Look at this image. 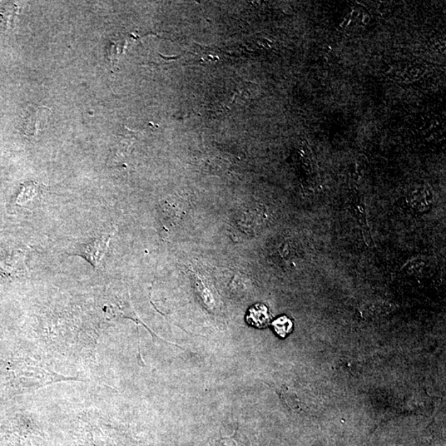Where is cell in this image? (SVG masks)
Segmentation results:
<instances>
[{
    "instance_id": "obj_5",
    "label": "cell",
    "mask_w": 446,
    "mask_h": 446,
    "mask_svg": "<svg viewBox=\"0 0 446 446\" xmlns=\"http://www.w3.org/2000/svg\"><path fill=\"white\" fill-rule=\"evenodd\" d=\"M37 193H38L37 186L31 185L28 188H25L22 195L23 202H26L29 200H32V198L35 197V195H37Z\"/></svg>"
},
{
    "instance_id": "obj_2",
    "label": "cell",
    "mask_w": 446,
    "mask_h": 446,
    "mask_svg": "<svg viewBox=\"0 0 446 446\" xmlns=\"http://www.w3.org/2000/svg\"><path fill=\"white\" fill-rule=\"evenodd\" d=\"M271 319L269 309L262 304H256L251 307L246 317L248 325L258 329L265 328L270 324Z\"/></svg>"
},
{
    "instance_id": "obj_3",
    "label": "cell",
    "mask_w": 446,
    "mask_h": 446,
    "mask_svg": "<svg viewBox=\"0 0 446 446\" xmlns=\"http://www.w3.org/2000/svg\"><path fill=\"white\" fill-rule=\"evenodd\" d=\"M50 113L48 108L42 106H36L30 111L25 126L28 135L36 136L42 130V124L47 122Z\"/></svg>"
},
{
    "instance_id": "obj_1",
    "label": "cell",
    "mask_w": 446,
    "mask_h": 446,
    "mask_svg": "<svg viewBox=\"0 0 446 446\" xmlns=\"http://www.w3.org/2000/svg\"><path fill=\"white\" fill-rule=\"evenodd\" d=\"M110 235L102 234L93 239L82 244L78 248L79 255L84 256L91 264L98 268L101 264L104 254H105L110 240Z\"/></svg>"
},
{
    "instance_id": "obj_4",
    "label": "cell",
    "mask_w": 446,
    "mask_h": 446,
    "mask_svg": "<svg viewBox=\"0 0 446 446\" xmlns=\"http://www.w3.org/2000/svg\"><path fill=\"white\" fill-rule=\"evenodd\" d=\"M272 326L275 333L281 338H285L287 335H290L292 331V326H294L292 321L287 319L286 316L279 317L273 322Z\"/></svg>"
}]
</instances>
